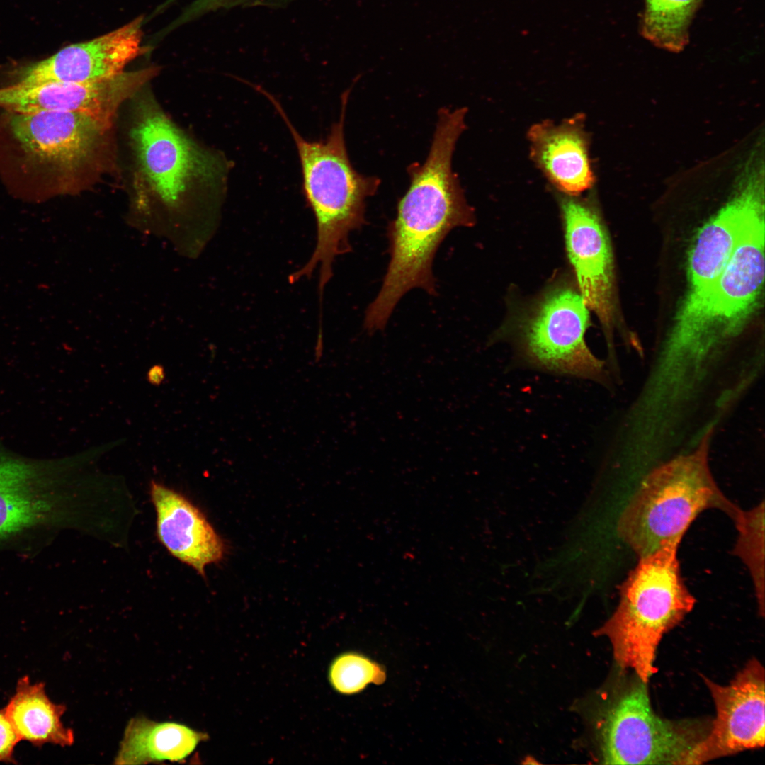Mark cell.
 <instances>
[{
    "instance_id": "14",
    "label": "cell",
    "mask_w": 765,
    "mask_h": 765,
    "mask_svg": "<svg viewBox=\"0 0 765 765\" xmlns=\"http://www.w3.org/2000/svg\"><path fill=\"white\" fill-rule=\"evenodd\" d=\"M527 136L531 159L557 191L578 196L593 186L595 176L584 114L559 123L550 120L538 123Z\"/></svg>"
},
{
    "instance_id": "6",
    "label": "cell",
    "mask_w": 765,
    "mask_h": 765,
    "mask_svg": "<svg viewBox=\"0 0 765 765\" xmlns=\"http://www.w3.org/2000/svg\"><path fill=\"white\" fill-rule=\"evenodd\" d=\"M764 208L746 224L720 274L708 285L689 290L676 316L683 341L735 331L754 312L764 278Z\"/></svg>"
},
{
    "instance_id": "17",
    "label": "cell",
    "mask_w": 765,
    "mask_h": 765,
    "mask_svg": "<svg viewBox=\"0 0 765 765\" xmlns=\"http://www.w3.org/2000/svg\"><path fill=\"white\" fill-rule=\"evenodd\" d=\"M208 737L205 733L183 724L135 718L129 721L125 730L115 764L181 761Z\"/></svg>"
},
{
    "instance_id": "25",
    "label": "cell",
    "mask_w": 765,
    "mask_h": 765,
    "mask_svg": "<svg viewBox=\"0 0 765 765\" xmlns=\"http://www.w3.org/2000/svg\"><path fill=\"white\" fill-rule=\"evenodd\" d=\"M147 378L152 385H159L165 379L164 368L160 365L152 366L147 372Z\"/></svg>"
},
{
    "instance_id": "21",
    "label": "cell",
    "mask_w": 765,
    "mask_h": 765,
    "mask_svg": "<svg viewBox=\"0 0 765 765\" xmlns=\"http://www.w3.org/2000/svg\"><path fill=\"white\" fill-rule=\"evenodd\" d=\"M737 531L733 553L747 566L752 578L759 613L764 612V504L740 509L732 519Z\"/></svg>"
},
{
    "instance_id": "18",
    "label": "cell",
    "mask_w": 765,
    "mask_h": 765,
    "mask_svg": "<svg viewBox=\"0 0 765 765\" xmlns=\"http://www.w3.org/2000/svg\"><path fill=\"white\" fill-rule=\"evenodd\" d=\"M4 710L21 741L36 747L47 743L67 747L74 742L73 730L62 722L66 706L49 698L42 682L31 684L28 676L19 679Z\"/></svg>"
},
{
    "instance_id": "16",
    "label": "cell",
    "mask_w": 765,
    "mask_h": 765,
    "mask_svg": "<svg viewBox=\"0 0 765 765\" xmlns=\"http://www.w3.org/2000/svg\"><path fill=\"white\" fill-rule=\"evenodd\" d=\"M764 205L763 188L749 178L699 231L688 255L690 290L710 284L720 274L753 213Z\"/></svg>"
},
{
    "instance_id": "8",
    "label": "cell",
    "mask_w": 765,
    "mask_h": 765,
    "mask_svg": "<svg viewBox=\"0 0 765 765\" xmlns=\"http://www.w3.org/2000/svg\"><path fill=\"white\" fill-rule=\"evenodd\" d=\"M646 684L636 676L607 706L600 726L605 764H686L706 735L698 725L657 715Z\"/></svg>"
},
{
    "instance_id": "3",
    "label": "cell",
    "mask_w": 765,
    "mask_h": 765,
    "mask_svg": "<svg viewBox=\"0 0 765 765\" xmlns=\"http://www.w3.org/2000/svg\"><path fill=\"white\" fill-rule=\"evenodd\" d=\"M255 90L268 99L291 133L301 166L303 194L316 220L314 251L307 262L289 276V283L309 278L318 270L322 302L333 264L338 256L351 251L349 234L366 222V199L376 192L380 180L359 174L350 162L344 130L349 90L341 96L339 120L324 140L316 141L305 140L298 132L273 95L261 86Z\"/></svg>"
},
{
    "instance_id": "19",
    "label": "cell",
    "mask_w": 765,
    "mask_h": 765,
    "mask_svg": "<svg viewBox=\"0 0 765 765\" xmlns=\"http://www.w3.org/2000/svg\"><path fill=\"white\" fill-rule=\"evenodd\" d=\"M102 100L101 89L95 82L16 83L0 88V107L15 113L68 111L91 116Z\"/></svg>"
},
{
    "instance_id": "9",
    "label": "cell",
    "mask_w": 765,
    "mask_h": 765,
    "mask_svg": "<svg viewBox=\"0 0 765 765\" xmlns=\"http://www.w3.org/2000/svg\"><path fill=\"white\" fill-rule=\"evenodd\" d=\"M58 465L0 451V547H26L69 516Z\"/></svg>"
},
{
    "instance_id": "7",
    "label": "cell",
    "mask_w": 765,
    "mask_h": 765,
    "mask_svg": "<svg viewBox=\"0 0 765 765\" xmlns=\"http://www.w3.org/2000/svg\"><path fill=\"white\" fill-rule=\"evenodd\" d=\"M589 308L576 289L555 285L533 305L516 333L521 358L534 368L611 385L604 363L588 348Z\"/></svg>"
},
{
    "instance_id": "12",
    "label": "cell",
    "mask_w": 765,
    "mask_h": 765,
    "mask_svg": "<svg viewBox=\"0 0 765 765\" xmlns=\"http://www.w3.org/2000/svg\"><path fill=\"white\" fill-rule=\"evenodd\" d=\"M716 708L710 731L693 747L686 764H700L711 759L762 747L765 739L764 669L751 660L726 686L708 678Z\"/></svg>"
},
{
    "instance_id": "10",
    "label": "cell",
    "mask_w": 765,
    "mask_h": 765,
    "mask_svg": "<svg viewBox=\"0 0 765 765\" xmlns=\"http://www.w3.org/2000/svg\"><path fill=\"white\" fill-rule=\"evenodd\" d=\"M111 125L68 111L15 113L11 135L28 160L62 178L96 171Z\"/></svg>"
},
{
    "instance_id": "2",
    "label": "cell",
    "mask_w": 765,
    "mask_h": 765,
    "mask_svg": "<svg viewBox=\"0 0 765 765\" xmlns=\"http://www.w3.org/2000/svg\"><path fill=\"white\" fill-rule=\"evenodd\" d=\"M460 130L436 125L426 161L408 168L411 183L388 227L390 260L382 285L368 307L363 327L370 334L383 330L395 306L410 290L436 295L432 263L446 235L475 222L451 161Z\"/></svg>"
},
{
    "instance_id": "11",
    "label": "cell",
    "mask_w": 765,
    "mask_h": 765,
    "mask_svg": "<svg viewBox=\"0 0 765 765\" xmlns=\"http://www.w3.org/2000/svg\"><path fill=\"white\" fill-rule=\"evenodd\" d=\"M561 194L559 198L565 230L567 255L576 276L578 290L604 329L613 363L614 322L613 256L599 210L589 198Z\"/></svg>"
},
{
    "instance_id": "5",
    "label": "cell",
    "mask_w": 765,
    "mask_h": 765,
    "mask_svg": "<svg viewBox=\"0 0 765 765\" xmlns=\"http://www.w3.org/2000/svg\"><path fill=\"white\" fill-rule=\"evenodd\" d=\"M678 547L669 545L639 557L620 588L616 610L598 630L611 641L617 664L633 669L645 683L656 671V651L663 635L696 602L681 575Z\"/></svg>"
},
{
    "instance_id": "23",
    "label": "cell",
    "mask_w": 765,
    "mask_h": 765,
    "mask_svg": "<svg viewBox=\"0 0 765 765\" xmlns=\"http://www.w3.org/2000/svg\"><path fill=\"white\" fill-rule=\"evenodd\" d=\"M21 741L6 715L4 708L0 710V761L16 764L13 751Z\"/></svg>"
},
{
    "instance_id": "24",
    "label": "cell",
    "mask_w": 765,
    "mask_h": 765,
    "mask_svg": "<svg viewBox=\"0 0 765 765\" xmlns=\"http://www.w3.org/2000/svg\"><path fill=\"white\" fill-rule=\"evenodd\" d=\"M248 0H197L186 15V18H193L208 11L221 8H228L244 3Z\"/></svg>"
},
{
    "instance_id": "1",
    "label": "cell",
    "mask_w": 765,
    "mask_h": 765,
    "mask_svg": "<svg viewBox=\"0 0 765 765\" xmlns=\"http://www.w3.org/2000/svg\"><path fill=\"white\" fill-rule=\"evenodd\" d=\"M144 191L130 221L197 256L213 235L229 164L198 145L151 101L138 107L131 131Z\"/></svg>"
},
{
    "instance_id": "15",
    "label": "cell",
    "mask_w": 765,
    "mask_h": 765,
    "mask_svg": "<svg viewBox=\"0 0 765 765\" xmlns=\"http://www.w3.org/2000/svg\"><path fill=\"white\" fill-rule=\"evenodd\" d=\"M150 495L159 540L172 556L204 576L208 565L223 558L222 540L200 509L183 494L153 480Z\"/></svg>"
},
{
    "instance_id": "4",
    "label": "cell",
    "mask_w": 765,
    "mask_h": 765,
    "mask_svg": "<svg viewBox=\"0 0 765 765\" xmlns=\"http://www.w3.org/2000/svg\"><path fill=\"white\" fill-rule=\"evenodd\" d=\"M712 431L693 453L652 470L629 499L618 521V533L639 557L679 545L701 512L720 509L732 519L740 508L720 491L710 471L708 450Z\"/></svg>"
},
{
    "instance_id": "13",
    "label": "cell",
    "mask_w": 765,
    "mask_h": 765,
    "mask_svg": "<svg viewBox=\"0 0 765 765\" xmlns=\"http://www.w3.org/2000/svg\"><path fill=\"white\" fill-rule=\"evenodd\" d=\"M142 18L89 41L67 46L51 57L22 67L17 83H84L123 72L144 52Z\"/></svg>"
},
{
    "instance_id": "22",
    "label": "cell",
    "mask_w": 765,
    "mask_h": 765,
    "mask_svg": "<svg viewBox=\"0 0 765 765\" xmlns=\"http://www.w3.org/2000/svg\"><path fill=\"white\" fill-rule=\"evenodd\" d=\"M329 679L332 687L343 694L360 692L370 683L380 684L385 673L379 664L356 652L343 653L332 662Z\"/></svg>"
},
{
    "instance_id": "20",
    "label": "cell",
    "mask_w": 765,
    "mask_h": 765,
    "mask_svg": "<svg viewBox=\"0 0 765 765\" xmlns=\"http://www.w3.org/2000/svg\"><path fill=\"white\" fill-rule=\"evenodd\" d=\"M703 0H644L640 33L657 47L682 51L689 42V28Z\"/></svg>"
}]
</instances>
